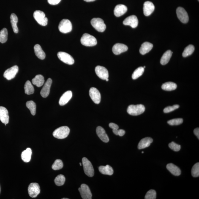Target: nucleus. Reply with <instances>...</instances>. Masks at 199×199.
I'll return each mask as SVG.
<instances>
[{"mask_svg": "<svg viewBox=\"0 0 199 199\" xmlns=\"http://www.w3.org/2000/svg\"><path fill=\"white\" fill-rule=\"evenodd\" d=\"M81 43L87 47H93L97 44V39L94 36L88 33L83 34L80 39Z\"/></svg>", "mask_w": 199, "mask_h": 199, "instance_id": "obj_1", "label": "nucleus"}, {"mask_svg": "<svg viewBox=\"0 0 199 199\" xmlns=\"http://www.w3.org/2000/svg\"><path fill=\"white\" fill-rule=\"evenodd\" d=\"M145 110V107L143 105H131L128 107L127 111L129 115L137 116L143 113Z\"/></svg>", "mask_w": 199, "mask_h": 199, "instance_id": "obj_2", "label": "nucleus"}, {"mask_svg": "<svg viewBox=\"0 0 199 199\" xmlns=\"http://www.w3.org/2000/svg\"><path fill=\"white\" fill-rule=\"evenodd\" d=\"M70 132V129L67 126H62L55 129L53 133V136L58 139L66 138Z\"/></svg>", "mask_w": 199, "mask_h": 199, "instance_id": "obj_3", "label": "nucleus"}, {"mask_svg": "<svg viewBox=\"0 0 199 199\" xmlns=\"http://www.w3.org/2000/svg\"><path fill=\"white\" fill-rule=\"evenodd\" d=\"M84 171L87 176L92 177L94 175V170L92 164L86 157H83L82 159Z\"/></svg>", "mask_w": 199, "mask_h": 199, "instance_id": "obj_4", "label": "nucleus"}, {"mask_svg": "<svg viewBox=\"0 0 199 199\" xmlns=\"http://www.w3.org/2000/svg\"><path fill=\"white\" fill-rule=\"evenodd\" d=\"M33 16L36 21L41 26H46L48 24V19L42 11L38 10L35 11Z\"/></svg>", "mask_w": 199, "mask_h": 199, "instance_id": "obj_5", "label": "nucleus"}, {"mask_svg": "<svg viewBox=\"0 0 199 199\" xmlns=\"http://www.w3.org/2000/svg\"><path fill=\"white\" fill-rule=\"evenodd\" d=\"M91 23L93 27L99 32H104L106 28L103 20L101 18H93L91 20Z\"/></svg>", "mask_w": 199, "mask_h": 199, "instance_id": "obj_6", "label": "nucleus"}, {"mask_svg": "<svg viewBox=\"0 0 199 199\" xmlns=\"http://www.w3.org/2000/svg\"><path fill=\"white\" fill-rule=\"evenodd\" d=\"M58 28L61 32L65 34L70 32L72 31V24L70 20L67 19H64L60 22Z\"/></svg>", "mask_w": 199, "mask_h": 199, "instance_id": "obj_7", "label": "nucleus"}, {"mask_svg": "<svg viewBox=\"0 0 199 199\" xmlns=\"http://www.w3.org/2000/svg\"><path fill=\"white\" fill-rule=\"evenodd\" d=\"M28 191L30 197L36 198L40 193V187L37 183H31L28 186Z\"/></svg>", "mask_w": 199, "mask_h": 199, "instance_id": "obj_8", "label": "nucleus"}, {"mask_svg": "<svg viewBox=\"0 0 199 199\" xmlns=\"http://www.w3.org/2000/svg\"><path fill=\"white\" fill-rule=\"evenodd\" d=\"M57 56L61 61L66 64L72 65L75 62L73 58L70 55L65 52H58Z\"/></svg>", "mask_w": 199, "mask_h": 199, "instance_id": "obj_9", "label": "nucleus"}, {"mask_svg": "<svg viewBox=\"0 0 199 199\" xmlns=\"http://www.w3.org/2000/svg\"><path fill=\"white\" fill-rule=\"evenodd\" d=\"M80 195L83 199H91L92 197L91 190L88 185L85 184H82L80 187L79 188Z\"/></svg>", "mask_w": 199, "mask_h": 199, "instance_id": "obj_10", "label": "nucleus"}, {"mask_svg": "<svg viewBox=\"0 0 199 199\" xmlns=\"http://www.w3.org/2000/svg\"><path fill=\"white\" fill-rule=\"evenodd\" d=\"M18 71V66L17 65L14 66L8 69L4 72V76L7 80H10L15 78Z\"/></svg>", "mask_w": 199, "mask_h": 199, "instance_id": "obj_11", "label": "nucleus"}, {"mask_svg": "<svg viewBox=\"0 0 199 199\" xmlns=\"http://www.w3.org/2000/svg\"><path fill=\"white\" fill-rule=\"evenodd\" d=\"M176 13L178 19L183 23H187L189 21V16L187 12L183 8L180 7H178L177 9Z\"/></svg>", "mask_w": 199, "mask_h": 199, "instance_id": "obj_12", "label": "nucleus"}, {"mask_svg": "<svg viewBox=\"0 0 199 199\" xmlns=\"http://www.w3.org/2000/svg\"><path fill=\"white\" fill-rule=\"evenodd\" d=\"M96 73L100 78L105 80L108 78L109 74L108 70L103 66H97L95 68Z\"/></svg>", "mask_w": 199, "mask_h": 199, "instance_id": "obj_13", "label": "nucleus"}, {"mask_svg": "<svg viewBox=\"0 0 199 199\" xmlns=\"http://www.w3.org/2000/svg\"><path fill=\"white\" fill-rule=\"evenodd\" d=\"M89 95L95 103L99 104L101 101V94L99 91L95 88H91L89 91Z\"/></svg>", "mask_w": 199, "mask_h": 199, "instance_id": "obj_14", "label": "nucleus"}, {"mask_svg": "<svg viewBox=\"0 0 199 199\" xmlns=\"http://www.w3.org/2000/svg\"><path fill=\"white\" fill-rule=\"evenodd\" d=\"M126 26H130L133 28L137 27L138 24V18L135 15H132L126 18L123 22Z\"/></svg>", "mask_w": 199, "mask_h": 199, "instance_id": "obj_15", "label": "nucleus"}, {"mask_svg": "<svg viewBox=\"0 0 199 199\" xmlns=\"http://www.w3.org/2000/svg\"><path fill=\"white\" fill-rule=\"evenodd\" d=\"M52 83L51 79H48L41 91L40 94L42 97L46 98L48 97L50 94V88Z\"/></svg>", "mask_w": 199, "mask_h": 199, "instance_id": "obj_16", "label": "nucleus"}, {"mask_svg": "<svg viewBox=\"0 0 199 199\" xmlns=\"http://www.w3.org/2000/svg\"><path fill=\"white\" fill-rule=\"evenodd\" d=\"M154 6L151 1H146L143 4V11L144 15L148 16L152 13L154 10Z\"/></svg>", "mask_w": 199, "mask_h": 199, "instance_id": "obj_17", "label": "nucleus"}, {"mask_svg": "<svg viewBox=\"0 0 199 199\" xmlns=\"http://www.w3.org/2000/svg\"><path fill=\"white\" fill-rule=\"evenodd\" d=\"M128 47L124 44L117 43L113 46L112 50L114 53L116 55H119L121 53L127 51Z\"/></svg>", "mask_w": 199, "mask_h": 199, "instance_id": "obj_18", "label": "nucleus"}, {"mask_svg": "<svg viewBox=\"0 0 199 199\" xmlns=\"http://www.w3.org/2000/svg\"><path fill=\"white\" fill-rule=\"evenodd\" d=\"M9 117L8 110L5 107H0V120L4 124H7L9 122Z\"/></svg>", "mask_w": 199, "mask_h": 199, "instance_id": "obj_19", "label": "nucleus"}, {"mask_svg": "<svg viewBox=\"0 0 199 199\" xmlns=\"http://www.w3.org/2000/svg\"><path fill=\"white\" fill-rule=\"evenodd\" d=\"M96 133L100 139L104 143H107L109 141V139L105 129L100 126H99L96 128Z\"/></svg>", "mask_w": 199, "mask_h": 199, "instance_id": "obj_20", "label": "nucleus"}, {"mask_svg": "<svg viewBox=\"0 0 199 199\" xmlns=\"http://www.w3.org/2000/svg\"><path fill=\"white\" fill-rule=\"evenodd\" d=\"M127 6L122 4L117 5L114 9V15L116 17H120L124 15L127 11Z\"/></svg>", "mask_w": 199, "mask_h": 199, "instance_id": "obj_21", "label": "nucleus"}, {"mask_svg": "<svg viewBox=\"0 0 199 199\" xmlns=\"http://www.w3.org/2000/svg\"><path fill=\"white\" fill-rule=\"evenodd\" d=\"M72 96V93L71 91H68L65 93L62 96L59 101V104L60 105H64L69 102L71 99Z\"/></svg>", "mask_w": 199, "mask_h": 199, "instance_id": "obj_22", "label": "nucleus"}, {"mask_svg": "<svg viewBox=\"0 0 199 199\" xmlns=\"http://www.w3.org/2000/svg\"><path fill=\"white\" fill-rule=\"evenodd\" d=\"M153 141L152 139L150 137H146L142 139L138 144V149H142L148 147Z\"/></svg>", "mask_w": 199, "mask_h": 199, "instance_id": "obj_23", "label": "nucleus"}, {"mask_svg": "<svg viewBox=\"0 0 199 199\" xmlns=\"http://www.w3.org/2000/svg\"><path fill=\"white\" fill-rule=\"evenodd\" d=\"M167 169L172 174L175 176H179L181 174V171L180 169L176 165L173 163H169L166 166Z\"/></svg>", "mask_w": 199, "mask_h": 199, "instance_id": "obj_24", "label": "nucleus"}, {"mask_svg": "<svg viewBox=\"0 0 199 199\" xmlns=\"http://www.w3.org/2000/svg\"><path fill=\"white\" fill-rule=\"evenodd\" d=\"M153 45L149 42H144L140 48V53L142 55H145L149 53L153 48Z\"/></svg>", "mask_w": 199, "mask_h": 199, "instance_id": "obj_25", "label": "nucleus"}, {"mask_svg": "<svg viewBox=\"0 0 199 199\" xmlns=\"http://www.w3.org/2000/svg\"><path fill=\"white\" fill-rule=\"evenodd\" d=\"M34 50L36 56L39 59L43 60L45 58V53L42 50L41 46L39 44H36L34 46Z\"/></svg>", "mask_w": 199, "mask_h": 199, "instance_id": "obj_26", "label": "nucleus"}, {"mask_svg": "<svg viewBox=\"0 0 199 199\" xmlns=\"http://www.w3.org/2000/svg\"><path fill=\"white\" fill-rule=\"evenodd\" d=\"M99 171L102 174L111 176L113 174L114 170L110 166H100L99 167Z\"/></svg>", "mask_w": 199, "mask_h": 199, "instance_id": "obj_27", "label": "nucleus"}, {"mask_svg": "<svg viewBox=\"0 0 199 199\" xmlns=\"http://www.w3.org/2000/svg\"><path fill=\"white\" fill-rule=\"evenodd\" d=\"M31 155H32V151L31 149L27 148L22 153V160L25 162H29L31 160Z\"/></svg>", "mask_w": 199, "mask_h": 199, "instance_id": "obj_28", "label": "nucleus"}, {"mask_svg": "<svg viewBox=\"0 0 199 199\" xmlns=\"http://www.w3.org/2000/svg\"><path fill=\"white\" fill-rule=\"evenodd\" d=\"M172 52L171 50H168L166 51L160 59V64L162 65H165L169 61L172 56Z\"/></svg>", "mask_w": 199, "mask_h": 199, "instance_id": "obj_29", "label": "nucleus"}, {"mask_svg": "<svg viewBox=\"0 0 199 199\" xmlns=\"http://www.w3.org/2000/svg\"><path fill=\"white\" fill-rule=\"evenodd\" d=\"M10 19L11 25L14 32L15 33H18L19 30L17 26V23L18 21V17L15 13H13L11 14Z\"/></svg>", "mask_w": 199, "mask_h": 199, "instance_id": "obj_30", "label": "nucleus"}, {"mask_svg": "<svg viewBox=\"0 0 199 199\" xmlns=\"http://www.w3.org/2000/svg\"><path fill=\"white\" fill-rule=\"evenodd\" d=\"M45 82L44 77L43 76L41 75H36L34 78L32 80L33 85H36L37 87H40L44 85Z\"/></svg>", "mask_w": 199, "mask_h": 199, "instance_id": "obj_31", "label": "nucleus"}, {"mask_svg": "<svg viewBox=\"0 0 199 199\" xmlns=\"http://www.w3.org/2000/svg\"><path fill=\"white\" fill-rule=\"evenodd\" d=\"M177 88V85L173 82H167L163 84L162 86L163 90L167 91H174Z\"/></svg>", "mask_w": 199, "mask_h": 199, "instance_id": "obj_32", "label": "nucleus"}, {"mask_svg": "<svg viewBox=\"0 0 199 199\" xmlns=\"http://www.w3.org/2000/svg\"><path fill=\"white\" fill-rule=\"evenodd\" d=\"M25 93L27 94L30 95L34 94V89L30 82L27 80L25 84Z\"/></svg>", "mask_w": 199, "mask_h": 199, "instance_id": "obj_33", "label": "nucleus"}, {"mask_svg": "<svg viewBox=\"0 0 199 199\" xmlns=\"http://www.w3.org/2000/svg\"><path fill=\"white\" fill-rule=\"evenodd\" d=\"M26 105L30 111L31 114L33 116H35L36 114V103L33 101H29L26 102Z\"/></svg>", "mask_w": 199, "mask_h": 199, "instance_id": "obj_34", "label": "nucleus"}, {"mask_svg": "<svg viewBox=\"0 0 199 199\" xmlns=\"http://www.w3.org/2000/svg\"><path fill=\"white\" fill-rule=\"evenodd\" d=\"M195 50V48L194 45H189L186 47L183 53V56L184 57H186L189 56L193 53Z\"/></svg>", "mask_w": 199, "mask_h": 199, "instance_id": "obj_35", "label": "nucleus"}, {"mask_svg": "<svg viewBox=\"0 0 199 199\" xmlns=\"http://www.w3.org/2000/svg\"><path fill=\"white\" fill-rule=\"evenodd\" d=\"M7 30L5 28H3L0 31V42L1 43H5L7 40Z\"/></svg>", "mask_w": 199, "mask_h": 199, "instance_id": "obj_36", "label": "nucleus"}, {"mask_svg": "<svg viewBox=\"0 0 199 199\" xmlns=\"http://www.w3.org/2000/svg\"><path fill=\"white\" fill-rule=\"evenodd\" d=\"M144 72V68L143 67H140L134 71L132 75V78L134 80L139 78L141 76Z\"/></svg>", "mask_w": 199, "mask_h": 199, "instance_id": "obj_37", "label": "nucleus"}, {"mask_svg": "<svg viewBox=\"0 0 199 199\" xmlns=\"http://www.w3.org/2000/svg\"><path fill=\"white\" fill-rule=\"evenodd\" d=\"M65 181V177L62 174L58 175L54 180L55 184L58 186H63L64 184Z\"/></svg>", "mask_w": 199, "mask_h": 199, "instance_id": "obj_38", "label": "nucleus"}, {"mask_svg": "<svg viewBox=\"0 0 199 199\" xmlns=\"http://www.w3.org/2000/svg\"><path fill=\"white\" fill-rule=\"evenodd\" d=\"M63 166L62 161L60 159H56L52 165V168L55 170H59L63 168Z\"/></svg>", "mask_w": 199, "mask_h": 199, "instance_id": "obj_39", "label": "nucleus"}, {"mask_svg": "<svg viewBox=\"0 0 199 199\" xmlns=\"http://www.w3.org/2000/svg\"><path fill=\"white\" fill-rule=\"evenodd\" d=\"M192 176L197 177L199 176V163H197L192 167Z\"/></svg>", "mask_w": 199, "mask_h": 199, "instance_id": "obj_40", "label": "nucleus"}, {"mask_svg": "<svg viewBox=\"0 0 199 199\" xmlns=\"http://www.w3.org/2000/svg\"><path fill=\"white\" fill-rule=\"evenodd\" d=\"M183 121L182 118H176L169 120L167 121V123L170 125H177L182 124Z\"/></svg>", "mask_w": 199, "mask_h": 199, "instance_id": "obj_41", "label": "nucleus"}, {"mask_svg": "<svg viewBox=\"0 0 199 199\" xmlns=\"http://www.w3.org/2000/svg\"><path fill=\"white\" fill-rule=\"evenodd\" d=\"M156 198V191L154 189H151L148 191L145 195V199H155Z\"/></svg>", "mask_w": 199, "mask_h": 199, "instance_id": "obj_42", "label": "nucleus"}, {"mask_svg": "<svg viewBox=\"0 0 199 199\" xmlns=\"http://www.w3.org/2000/svg\"><path fill=\"white\" fill-rule=\"evenodd\" d=\"M169 146L170 149L175 151H179L181 149L180 145H178L173 142H172L171 143L169 144Z\"/></svg>", "mask_w": 199, "mask_h": 199, "instance_id": "obj_43", "label": "nucleus"}, {"mask_svg": "<svg viewBox=\"0 0 199 199\" xmlns=\"http://www.w3.org/2000/svg\"><path fill=\"white\" fill-rule=\"evenodd\" d=\"M179 105H173L172 106H168L164 108L163 112L166 113H170V112L177 109L179 108Z\"/></svg>", "mask_w": 199, "mask_h": 199, "instance_id": "obj_44", "label": "nucleus"}, {"mask_svg": "<svg viewBox=\"0 0 199 199\" xmlns=\"http://www.w3.org/2000/svg\"><path fill=\"white\" fill-rule=\"evenodd\" d=\"M61 0H48V1L51 5H56L60 2Z\"/></svg>", "mask_w": 199, "mask_h": 199, "instance_id": "obj_45", "label": "nucleus"}, {"mask_svg": "<svg viewBox=\"0 0 199 199\" xmlns=\"http://www.w3.org/2000/svg\"><path fill=\"white\" fill-rule=\"evenodd\" d=\"M109 126L110 128H111L112 129H118L119 128V127L116 124L113 123H110L109 124Z\"/></svg>", "mask_w": 199, "mask_h": 199, "instance_id": "obj_46", "label": "nucleus"}, {"mask_svg": "<svg viewBox=\"0 0 199 199\" xmlns=\"http://www.w3.org/2000/svg\"><path fill=\"white\" fill-rule=\"evenodd\" d=\"M125 131L123 129H119L118 130V135L122 137L125 135Z\"/></svg>", "mask_w": 199, "mask_h": 199, "instance_id": "obj_47", "label": "nucleus"}, {"mask_svg": "<svg viewBox=\"0 0 199 199\" xmlns=\"http://www.w3.org/2000/svg\"><path fill=\"white\" fill-rule=\"evenodd\" d=\"M194 134L196 136L197 138L199 139V128H196L194 129Z\"/></svg>", "mask_w": 199, "mask_h": 199, "instance_id": "obj_48", "label": "nucleus"}, {"mask_svg": "<svg viewBox=\"0 0 199 199\" xmlns=\"http://www.w3.org/2000/svg\"><path fill=\"white\" fill-rule=\"evenodd\" d=\"M113 131L114 134H115L116 135H118V129H113Z\"/></svg>", "mask_w": 199, "mask_h": 199, "instance_id": "obj_49", "label": "nucleus"}, {"mask_svg": "<svg viewBox=\"0 0 199 199\" xmlns=\"http://www.w3.org/2000/svg\"><path fill=\"white\" fill-rule=\"evenodd\" d=\"M84 1H87V2H91V1H94L96 0H84Z\"/></svg>", "mask_w": 199, "mask_h": 199, "instance_id": "obj_50", "label": "nucleus"}, {"mask_svg": "<svg viewBox=\"0 0 199 199\" xmlns=\"http://www.w3.org/2000/svg\"><path fill=\"white\" fill-rule=\"evenodd\" d=\"M105 80H106V81H108V80H109L108 79V78H107V79H106Z\"/></svg>", "mask_w": 199, "mask_h": 199, "instance_id": "obj_51", "label": "nucleus"}, {"mask_svg": "<svg viewBox=\"0 0 199 199\" xmlns=\"http://www.w3.org/2000/svg\"><path fill=\"white\" fill-rule=\"evenodd\" d=\"M62 199H68V198H63Z\"/></svg>", "mask_w": 199, "mask_h": 199, "instance_id": "obj_52", "label": "nucleus"}, {"mask_svg": "<svg viewBox=\"0 0 199 199\" xmlns=\"http://www.w3.org/2000/svg\"><path fill=\"white\" fill-rule=\"evenodd\" d=\"M79 164H80V166H82V164H81V163H79Z\"/></svg>", "mask_w": 199, "mask_h": 199, "instance_id": "obj_53", "label": "nucleus"}, {"mask_svg": "<svg viewBox=\"0 0 199 199\" xmlns=\"http://www.w3.org/2000/svg\"><path fill=\"white\" fill-rule=\"evenodd\" d=\"M142 154H143V153H144V152H143V151H142Z\"/></svg>", "mask_w": 199, "mask_h": 199, "instance_id": "obj_54", "label": "nucleus"}, {"mask_svg": "<svg viewBox=\"0 0 199 199\" xmlns=\"http://www.w3.org/2000/svg\"><path fill=\"white\" fill-rule=\"evenodd\" d=\"M0 192H1V188H0Z\"/></svg>", "mask_w": 199, "mask_h": 199, "instance_id": "obj_55", "label": "nucleus"}, {"mask_svg": "<svg viewBox=\"0 0 199 199\" xmlns=\"http://www.w3.org/2000/svg\"><path fill=\"white\" fill-rule=\"evenodd\" d=\"M199 1V0H198V1Z\"/></svg>", "mask_w": 199, "mask_h": 199, "instance_id": "obj_56", "label": "nucleus"}]
</instances>
